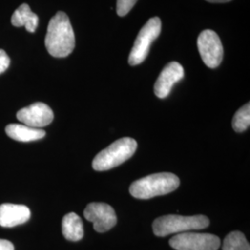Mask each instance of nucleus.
Wrapping results in <instances>:
<instances>
[{
  "label": "nucleus",
  "mask_w": 250,
  "mask_h": 250,
  "mask_svg": "<svg viewBox=\"0 0 250 250\" xmlns=\"http://www.w3.org/2000/svg\"><path fill=\"white\" fill-rule=\"evenodd\" d=\"M45 45L48 53L55 58H65L72 53L75 46V36L70 19L59 11L49 21Z\"/></svg>",
  "instance_id": "obj_1"
},
{
  "label": "nucleus",
  "mask_w": 250,
  "mask_h": 250,
  "mask_svg": "<svg viewBox=\"0 0 250 250\" xmlns=\"http://www.w3.org/2000/svg\"><path fill=\"white\" fill-rule=\"evenodd\" d=\"M180 186V179L170 172L155 173L134 182L130 187V193L139 199L167 195L176 190Z\"/></svg>",
  "instance_id": "obj_2"
},
{
  "label": "nucleus",
  "mask_w": 250,
  "mask_h": 250,
  "mask_svg": "<svg viewBox=\"0 0 250 250\" xmlns=\"http://www.w3.org/2000/svg\"><path fill=\"white\" fill-rule=\"evenodd\" d=\"M209 225V220L205 215L181 216L165 215L156 219L153 223V232L155 235L163 237L172 233L189 232L193 230H202Z\"/></svg>",
  "instance_id": "obj_3"
},
{
  "label": "nucleus",
  "mask_w": 250,
  "mask_h": 250,
  "mask_svg": "<svg viewBox=\"0 0 250 250\" xmlns=\"http://www.w3.org/2000/svg\"><path fill=\"white\" fill-rule=\"evenodd\" d=\"M137 142L130 137H124L99 152L93 161V169L98 171L110 170L128 161L136 151Z\"/></svg>",
  "instance_id": "obj_4"
},
{
  "label": "nucleus",
  "mask_w": 250,
  "mask_h": 250,
  "mask_svg": "<svg viewBox=\"0 0 250 250\" xmlns=\"http://www.w3.org/2000/svg\"><path fill=\"white\" fill-rule=\"evenodd\" d=\"M161 31V19L154 17L147 21L140 30L131 50L129 56V64L131 66H136L143 62L148 55L153 41L159 37Z\"/></svg>",
  "instance_id": "obj_5"
},
{
  "label": "nucleus",
  "mask_w": 250,
  "mask_h": 250,
  "mask_svg": "<svg viewBox=\"0 0 250 250\" xmlns=\"http://www.w3.org/2000/svg\"><path fill=\"white\" fill-rule=\"evenodd\" d=\"M170 245L176 250H218L221 240L210 233L186 232L170 238Z\"/></svg>",
  "instance_id": "obj_6"
},
{
  "label": "nucleus",
  "mask_w": 250,
  "mask_h": 250,
  "mask_svg": "<svg viewBox=\"0 0 250 250\" xmlns=\"http://www.w3.org/2000/svg\"><path fill=\"white\" fill-rule=\"evenodd\" d=\"M197 47L202 61L208 68L215 69L220 66L224 58V47L214 31H203L197 38Z\"/></svg>",
  "instance_id": "obj_7"
},
{
  "label": "nucleus",
  "mask_w": 250,
  "mask_h": 250,
  "mask_svg": "<svg viewBox=\"0 0 250 250\" xmlns=\"http://www.w3.org/2000/svg\"><path fill=\"white\" fill-rule=\"evenodd\" d=\"M83 216L87 221L94 224V229L98 232H107L117 224L115 210L106 203H90L86 206Z\"/></svg>",
  "instance_id": "obj_8"
},
{
  "label": "nucleus",
  "mask_w": 250,
  "mask_h": 250,
  "mask_svg": "<svg viewBox=\"0 0 250 250\" xmlns=\"http://www.w3.org/2000/svg\"><path fill=\"white\" fill-rule=\"evenodd\" d=\"M17 119L22 125L40 129L52 123L54 113L45 103L36 102L20 109L17 112Z\"/></svg>",
  "instance_id": "obj_9"
},
{
  "label": "nucleus",
  "mask_w": 250,
  "mask_h": 250,
  "mask_svg": "<svg viewBox=\"0 0 250 250\" xmlns=\"http://www.w3.org/2000/svg\"><path fill=\"white\" fill-rule=\"evenodd\" d=\"M184 75V68L180 63L172 62L167 64L155 83V95L160 99L167 98L173 85L182 80Z\"/></svg>",
  "instance_id": "obj_10"
},
{
  "label": "nucleus",
  "mask_w": 250,
  "mask_h": 250,
  "mask_svg": "<svg viewBox=\"0 0 250 250\" xmlns=\"http://www.w3.org/2000/svg\"><path fill=\"white\" fill-rule=\"evenodd\" d=\"M31 217L30 208L24 205L5 203L0 205V226L11 228L25 224Z\"/></svg>",
  "instance_id": "obj_11"
},
{
  "label": "nucleus",
  "mask_w": 250,
  "mask_h": 250,
  "mask_svg": "<svg viewBox=\"0 0 250 250\" xmlns=\"http://www.w3.org/2000/svg\"><path fill=\"white\" fill-rule=\"evenodd\" d=\"M6 133L10 138L19 142H32L42 139L45 136V132L44 130L29 127L22 124L8 125L6 127Z\"/></svg>",
  "instance_id": "obj_12"
},
{
  "label": "nucleus",
  "mask_w": 250,
  "mask_h": 250,
  "mask_svg": "<svg viewBox=\"0 0 250 250\" xmlns=\"http://www.w3.org/2000/svg\"><path fill=\"white\" fill-rule=\"evenodd\" d=\"M38 16L34 13L29 5L21 4L14 11L11 17V23L15 27L25 26L29 33H35L38 25Z\"/></svg>",
  "instance_id": "obj_13"
},
{
  "label": "nucleus",
  "mask_w": 250,
  "mask_h": 250,
  "mask_svg": "<svg viewBox=\"0 0 250 250\" xmlns=\"http://www.w3.org/2000/svg\"><path fill=\"white\" fill-rule=\"evenodd\" d=\"M62 233L69 241H79L83 237V224L76 213H68L62 220Z\"/></svg>",
  "instance_id": "obj_14"
},
{
  "label": "nucleus",
  "mask_w": 250,
  "mask_h": 250,
  "mask_svg": "<svg viewBox=\"0 0 250 250\" xmlns=\"http://www.w3.org/2000/svg\"><path fill=\"white\" fill-rule=\"evenodd\" d=\"M223 250H250V243L243 232L234 231L225 237Z\"/></svg>",
  "instance_id": "obj_15"
},
{
  "label": "nucleus",
  "mask_w": 250,
  "mask_h": 250,
  "mask_svg": "<svg viewBox=\"0 0 250 250\" xmlns=\"http://www.w3.org/2000/svg\"><path fill=\"white\" fill-rule=\"evenodd\" d=\"M250 125V103L244 105L236 111L232 119V128L235 132L242 133L246 131Z\"/></svg>",
  "instance_id": "obj_16"
},
{
  "label": "nucleus",
  "mask_w": 250,
  "mask_h": 250,
  "mask_svg": "<svg viewBox=\"0 0 250 250\" xmlns=\"http://www.w3.org/2000/svg\"><path fill=\"white\" fill-rule=\"evenodd\" d=\"M137 0H117V14L124 17L133 9Z\"/></svg>",
  "instance_id": "obj_17"
},
{
  "label": "nucleus",
  "mask_w": 250,
  "mask_h": 250,
  "mask_svg": "<svg viewBox=\"0 0 250 250\" xmlns=\"http://www.w3.org/2000/svg\"><path fill=\"white\" fill-rule=\"evenodd\" d=\"M10 60L8 54L3 49H0V74L6 72L9 68Z\"/></svg>",
  "instance_id": "obj_18"
},
{
  "label": "nucleus",
  "mask_w": 250,
  "mask_h": 250,
  "mask_svg": "<svg viewBox=\"0 0 250 250\" xmlns=\"http://www.w3.org/2000/svg\"><path fill=\"white\" fill-rule=\"evenodd\" d=\"M0 250H14V246L11 242L0 239Z\"/></svg>",
  "instance_id": "obj_19"
},
{
  "label": "nucleus",
  "mask_w": 250,
  "mask_h": 250,
  "mask_svg": "<svg viewBox=\"0 0 250 250\" xmlns=\"http://www.w3.org/2000/svg\"><path fill=\"white\" fill-rule=\"evenodd\" d=\"M208 2H211V3H226V2H230L232 0H206Z\"/></svg>",
  "instance_id": "obj_20"
}]
</instances>
